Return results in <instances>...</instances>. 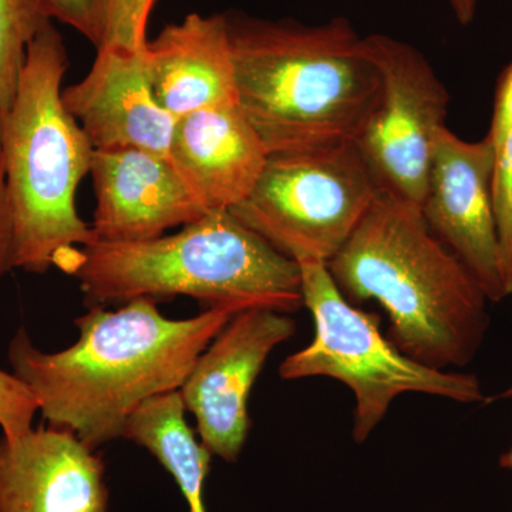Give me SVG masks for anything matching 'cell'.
<instances>
[{
	"mask_svg": "<svg viewBox=\"0 0 512 512\" xmlns=\"http://www.w3.org/2000/svg\"><path fill=\"white\" fill-rule=\"evenodd\" d=\"M143 52L158 103L175 119L238 104L225 13H191L180 23L165 26Z\"/></svg>",
	"mask_w": 512,
	"mask_h": 512,
	"instance_id": "9a60e30c",
	"label": "cell"
},
{
	"mask_svg": "<svg viewBox=\"0 0 512 512\" xmlns=\"http://www.w3.org/2000/svg\"><path fill=\"white\" fill-rule=\"evenodd\" d=\"M39 412L35 397L13 373L0 369V430L6 439H18L33 429Z\"/></svg>",
	"mask_w": 512,
	"mask_h": 512,
	"instance_id": "ffe728a7",
	"label": "cell"
},
{
	"mask_svg": "<svg viewBox=\"0 0 512 512\" xmlns=\"http://www.w3.org/2000/svg\"><path fill=\"white\" fill-rule=\"evenodd\" d=\"M143 49L100 47L90 72L62 99L94 150L138 148L170 158L178 119L158 103Z\"/></svg>",
	"mask_w": 512,
	"mask_h": 512,
	"instance_id": "7c38bea8",
	"label": "cell"
},
{
	"mask_svg": "<svg viewBox=\"0 0 512 512\" xmlns=\"http://www.w3.org/2000/svg\"><path fill=\"white\" fill-rule=\"evenodd\" d=\"M239 104L180 117L170 160L208 212L231 211L254 191L268 160Z\"/></svg>",
	"mask_w": 512,
	"mask_h": 512,
	"instance_id": "5bb4252c",
	"label": "cell"
},
{
	"mask_svg": "<svg viewBox=\"0 0 512 512\" xmlns=\"http://www.w3.org/2000/svg\"><path fill=\"white\" fill-rule=\"evenodd\" d=\"M225 18L238 104L269 154L356 140L382 83L348 19Z\"/></svg>",
	"mask_w": 512,
	"mask_h": 512,
	"instance_id": "3957f363",
	"label": "cell"
},
{
	"mask_svg": "<svg viewBox=\"0 0 512 512\" xmlns=\"http://www.w3.org/2000/svg\"><path fill=\"white\" fill-rule=\"evenodd\" d=\"M295 332L286 313L245 309L229 319L198 357L178 392L212 456L237 460L251 429L252 387L272 350Z\"/></svg>",
	"mask_w": 512,
	"mask_h": 512,
	"instance_id": "9c48e42d",
	"label": "cell"
},
{
	"mask_svg": "<svg viewBox=\"0 0 512 512\" xmlns=\"http://www.w3.org/2000/svg\"><path fill=\"white\" fill-rule=\"evenodd\" d=\"M348 301H376L404 355L433 369L473 362L490 328L487 296L440 241L419 205L377 190L365 217L328 262Z\"/></svg>",
	"mask_w": 512,
	"mask_h": 512,
	"instance_id": "7a4b0ae2",
	"label": "cell"
},
{
	"mask_svg": "<svg viewBox=\"0 0 512 512\" xmlns=\"http://www.w3.org/2000/svg\"><path fill=\"white\" fill-rule=\"evenodd\" d=\"M47 22L33 0H0V116L12 107L30 42Z\"/></svg>",
	"mask_w": 512,
	"mask_h": 512,
	"instance_id": "e0dca14e",
	"label": "cell"
},
{
	"mask_svg": "<svg viewBox=\"0 0 512 512\" xmlns=\"http://www.w3.org/2000/svg\"><path fill=\"white\" fill-rule=\"evenodd\" d=\"M454 16L461 25H470L476 16L478 0H448Z\"/></svg>",
	"mask_w": 512,
	"mask_h": 512,
	"instance_id": "cb8c5ba5",
	"label": "cell"
},
{
	"mask_svg": "<svg viewBox=\"0 0 512 512\" xmlns=\"http://www.w3.org/2000/svg\"><path fill=\"white\" fill-rule=\"evenodd\" d=\"M69 69L63 37L47 22L30 42L18 92L0 116V141L13 220V266L64 271L77 249L96 241L76 210V191L94 148L62 99Z\"/></svg>",
	"mask_w": 512,
	"mask_h": 512,
	"instance_id": "5b68a950",
	"label": "cell"
},
{
	"mask_svg": "<svg viewBox=\"0 0 512 512\" xmlns=\"http://www.w3.org/2000/svg\"><path fill=\"white\" fill-rule=\"evenodd\" d=\"M298 264L303 306L312 313L315 336L311 345L286 357L279 375L284 380L325 376L345 383L356 399L352 427L356 443L369 439L400 394L483 402V387L476 376L421 365L384 338L379 319L346 299L328 265L319 261Z\"/></svg>",
	"mask_w": 512,
	"mask_h": 512,
	"instance_id": "8992f818",
	"label": "cell"
},
{
	"mask_svg": "<svg viewBox=\"0 0 512 512\" xmlns=\"http://www.w3.org/2000/svg\"><path fill=\"white\" fill-rule=\"evenodd\" d=\"M96 241L131 242L163 237L208 211L170 158L138 148L94 150L92 168Z\"/></svg>",
	"mask_w": 512,
	"mask_h": 512,
	"instance_id": "8fae6325",
	"label": "cell"
},
{
	"mask_svg": "<svg viewBox=\"0 0 512 512\" xmlns=\"http://www.w3.org/2000/svg\"><path fill=\"white\" fill-rule=\"evenodd\" d=\"M498 399H512V384L507 390H505V392L498 396ZM500 464L501 467L512 471V447L507 451V453H504L503 456H501Z\"/></svg>",
	"mask_w": 512,
	"mask_h": 512,
	"instance_id": "d4e9b609",
	"label": "cell"
},
{
	"mask_svg": "<svg viewBox=\"0 0 512 512\" xmlns=\"http://www.w3.org/2000/svg\"><path fill=\"white\" fill-rule=\"evenodd\" d=\"M380 184L355 141L269 154L242 224L296 262L328 265L365 217Z\"/></svg>",
	"mask_w": 512,
	"mask_h": 512,
	"instance_id": "52a82bcc",
	"label": "cell"
},
{
	"mask_svg": "<svg viewBox=\"0 0 512 512\" xmlns=\"http://www.w3.org/2000/svg\"><path fill=\"white\" fill-rule=\"evenodd\" d=\"M180 392L144 403L124 427L123 437L146 448L174 478L190 512H207L204 488L212 454L195 437L185 420Z\"/></svg>",
	"mask_w": 512,
	"mask_h": 512,
	"instance_id": "2e32d148",
	"label": "cell"
},
{
	"mask_svg": "<svg viewBox=\"0 0 512 512\" xmlns=\"http://www.w3.org/2000/svg\"><path fill=\"white\" fill-rule=\"evenodd\" d=\"M241 311L215 306L194 318L170 319L150 298L117 311L92 306L74 320L79 339L70 348L43 352L20 328L8 360L43 419L96 450L121 439L128 419L148 400L178 392L211 340Z\"/></svg>",
	"mask_w": 512,
	"mask_h": 512,
	"instance_id": "6da1fadb",
	"label": "cell"
},
{
	"mask_svg": "<svg viewBox=\"0 0 512 512\" xmlns=\"http://www.w3.org/2000/svg\"><path fill=\"white\" fill-rule=\"evenodd\" d=\"M89 305L188 296L292 313L303 306L301 266L229 211L208 212L173 235L77 249L64 269Z\"/></svg>",
	"mask_w": 512,
	"mask_h": 512,
	"instance_id": "277c9868",
	"label": "cell"
},
{
	"mask_svg": "<svg viewBox=\"0 0 512 512\" xmlns=\"http://www.w3.org/2000/svg\"><path fill=\"white\" fill-rule=\"evenodd\" d=\"M73 431L0 436V512H109L103 458Z\"/></svg>",
	"mask_w": 512,
	"mask_h": 512,
	"instance_id": "4fadbf2b",
	"label": "cell"
},
{
	"mask_svg": "<svg viewBox=\"0 0 512 512\" xmlns=\"http://www.w3.org/2000/svg\"><path fill=\"white\" fill-rule=\"evenodd\" d=\"M47 19L64 23L99 49L104 37L101 0H33Z\"/></svg>",
	"mask_w": 512,
	"mask_h": 512,
	"instance_id": "44dd1931",
	"label": "cell"
},
{
	"mask_svg": "<svg viewBox=\"0 0 512 512\" xmlns=\"http://www.w3.org/2000/svg\"><path fill=\"white\" fill-rule=\"evenodd\" d=\"M15 269L13 266V220L6 185L2 141H0V278Z\"/></svg>",
	"mask_w": 512,
	"mask_h": 512,
	"instance_id": "603a6c76",
	"label": "cell"
},
{
	"mask_svg": "<svg viewBox=\"0 0 512 512\" xmlns=\"http://www.w3.org/2000/svg\"><path fill=\"white\" fill-rule=\"evenodd\" d=\"M495 148L466 141L447 126L434 140L421 212L430 231L466 266L490 302L510 296L493 204Z\"/></svg>",
	"mask_w": 512,
	"mask_h": 512,
	"instance_id": "30bf717a",
	"label": "cell"
},
{
	"mask_svg": "<svg viewBox=\"0 0 512 512\" xmlns=\"http://www.w3.org/2000/svg\"><path fill=\"white\" fill-rule=\"evenodd\" d=\"M493 204L505 285L512 295V128L495 150Z\"/></svg>",
	"mask_w": 512,
	"mask_h": 512,
	"instance_id": "d6986e66",
	"label": "cell"
},
{
	"mask_svg": "<svg viewBox=\"0 0 512 512\" xmlns=\"http://www.w3.org/2000/svg\"><path fill=\"white\" fill-rule=\"evenodd\" d=\"M156 2L157 0H101L104 37L100 47L143 49L148 42V22Z\"/></svg>",
	"mask_w": 512,
	"mask_h": 512,
	"instance_id": "ac0fdd59",
	"label": "cell"
},
{
	"mask_svg": "<svg viewBox=\"0 0 512 512\" xmlns=\"http://www.w3.org/2000/svg\"><path fill=\"white\" fill-rule=\"evenodd\" d=\"M512 128V62L501 73L495 89L493 117H491L488 140L493 143L495 150Z\"/></svg>",
	"mask_w": 512,
	"mask_h": 512,
	"instance_id": "7402d4cb",
	"label": "cell"
},
{
	"mask_svg": "<svg viewBox=\"0 0 512 512\" xmlns=\"http://www.w3.org/2000/svg\"><path fill=\"white\" fill-rule=\"evenodd\" d=\"M365 49L382 87L355 144L380 187L421 207L450 96L429 60L409 43L376 33L365 37Z\"/></svg>",
	"mask_w": 512,
	"mask_h": 512,
	"instance_id": "ba28073f",
	"label": "cell"
}]
</instances>
